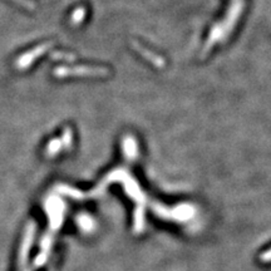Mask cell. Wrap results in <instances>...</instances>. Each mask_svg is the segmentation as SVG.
I'll list each match as a JSON object with an SVG mask.
<instances>
[{"instance_id":"12","label":"cell","mask_w":271,"mask_h":271,"mask_svg":"<svg viewBox=\"0 0 271 271\" xmlns=\"http://www.w3.org/2000/svg\"><path fill=\"white\" fill-rule=\"evenodd\" d=\"M27 271H33V270H27Z\"/></svg>"},{"instance_id":"7","label":"cell","mask_w":271,"mask_h":271,"mask_svg":"<svg viewBox=\"0 0 271 271\" xmlns=\"http://www.w3.org/2000/svg\"><path fill=\"white\" fill-rule=\"evenodd\" d=\"M52 58L55 59V61H67V62L74 61V55L69 54V53H63V52L52 53Z\"/></svg>"},{"instance_id":"1","label":"cell","mask_w":271,"mask_h":271,"mask_svg":"<svg viewBox=\"0 0 271 271\" xmlns=\"http://www.w3.org/2000/svg\"><path fill=\"white\" fill-rule=\"evenodd\" d=\"M45 211H47L48 216H49L50 221V230L52 233H55L62 224H63L64 211H66V206L63 201L58 197H50L44 203Z\"/></svg>"},{"instance_id":"4","label":"cell","mask_w":271,"mask_h":271,"mask_svg":"<svg viewBox=\"0 0 271 271\" xmlns=\"http://www.w3.org/2000/svg\"><path fill=\"white\" fill-rule=\"evenodd\" d=\"M34 235H35V224L32 222V224L28 225L24 240H23V244L21 246V254H19V265H21V266H25V264H27Z\"/></svg>"},{"instance_id":"8","label":"cell","mask_w":271,"mask_h":271,"mask_svg":"<svg viewBox=\"0 0 271 271\" xmlns=\"http://www.w3.org/2000/svg\"><path fill=\"white\" fill-rule=\"evenodd\" d=\"M61 140H62V145H63L64 148H69V147L72 146V131H70L69 128H67L66 131H64L63 137H62Z\"/></svg>"},{"instance_id":"2","label":"cell","mask_w":271,"mask_h":271,"mask_svg":"<svg viewBox=\"0 0 271 271\" xmlns=\"http://www.w3.org/2000/svg\"><path fill=\"white\" fill-rule=\"evenodd\" d=\"M52 47H53V43H43V44L38 45V47H35L34 49L30 50V52L25 53V54L19 56L18 61H16V63H15L16 68H18V69H25V68L29 67L30 64H32L33 62L38 58V56L43 55L44 53L48 52V50H49Z\"/></svg>"},{"instance_id":"6","label":"cell","mask_w":271,"mask_h":271,"mask_svg":"<svg viewBox=\"0 0 271 271\" xmlns=\"http://www.w3.org/2000/svg\"><path fill=\"white\" fill-rule=\"evenodd\" d=\"M62 147H63V145H62L61 138H55V140L50 141L47 146V154L48 156H54V154L58 153Z\"/></svg>"},{"instance_id":"3","label":"cell","mask_w":271,"mask_h":271,"mask_svg":"<svg viewBox=\"0 0 271 271\" xmlns=\"http://www.w3.org/2000/svg\"><path fill=\"white\" fill-rule=\"evenodd\" d=\"M102 69H95V68L89 67H59L55 68L54 75L55 77H69V75H100L103 74Z\"/></svg>"},{"instance_id":"10","label":"cell","mask_w":271,"mask_h":271,"mask_svg":"<svg viewBox=\"0 0 271 271\" xmlns=\"http://www.w3.org/2000/svg\"><path fill=\"white\" fill-rule=\"evenodd\" d=\"M15 3H18V4H21L22 7H24L25 9H29V10H33L34 8H35V5H34V3L32 0H14Z\"/></svg>"},{"instance_id":"5","label":"cell","mask_w":271,"mask_h":271,"mask_svg":"<svg viewBox=\"0 0 271 271\" xmlns=\"http://www.w3.org/2000/svg\"><path fill=\"white\" fill-rule=\"evenodd\" d=\"M77 224L79 227H81L83 231H86V233H89V231H92L93 228H94V221H93L92 217L87 214L78 215Z\"/></svg>"},{"instance_id":"11","label":"cell","mask_w":271,"mask_h":271,"mask_svg":"<svg viewBox=\"0 0 271 271\" xmlns=\"http://www.w3.org/2000/svg\"><path fill=\"white\" fill-rule=\"evenodd\" d=\"M261 260L264 262H270L271 261V248H270V250L265 251V253L262 254V255H261Z\"/></svg>"},{"instance_id":"9","label":"cell","mask_w":271,"mask_h":271,"mask_svg":"<svg viewBox=\"0 0 271 271\" xmlns=\"http://www.w3.org/2000/svg\"><path fill=\"white\" fill-rule=\"evenodd\" d=\"M83 16H84V10L82 9V8L81 9H77L74 11V14H73V16H72L73 23H74V24H78V23L82 22Z\"/></svg>"}]
</instances>
